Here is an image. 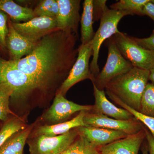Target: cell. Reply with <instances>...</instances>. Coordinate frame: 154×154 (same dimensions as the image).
I'll return each mask as SVG.
<instances>
[{"mask_svg": "<svg viewBox=\"0 0 154 154\" xmlns=\"http://www.w3.org/2000/svg\"><path fill=\"white\" fill-rule=\"evenodd\" d=\"M8 32L6 38V47L11 56L10 60H19L32 52L36 43H33L18 33L14 28L11 19L8 21Z\"/></svg>", "mask_w": 154, "mask_h": 154, "instance_id": "obj_14", "label": "cell"}, {"mask_svg": "<svg viewBox=\"0 0 154 154\" xmlns=\"http://www.w3.org/2000/svg\"><path fill=\"white\" fill-rule=\"evenodd\" d=\"M88 112L85 110L80 111L77 116L68 121L53 125L39 127L35 131V136H57L64 134L72 129L80 127L88 126L84 122V118Z\"/></svg>", "mask_w": 154, "mask_h": 154, "instance_id": "obj_17", "label": "cell"}, {"mask_svg": "<svg viewBox=\"0 0 154 154\" xmlns=\"http://www.w3.org/2000/svg\"><path fill=\"white\" fill-rule=\"evenodd\" d=\"M12 24L18 33L28 40L36 43L44 36L59 30L57 19L45 17H35L27 22Z\"/></svg>", "mask_w": 154, "mask_h": 154, "instance_id": "obj_9", "label": "cell"}, {"mask_svg": "<svg viewBox=\"0 0 154 154\" xmlns=\"http://www.w3.org/2000/svg\"><path fill=\"white\" fill-rule=\"evenodd\" d=\"M107 1L105 0H94V22L101 19L108 7L106 5Z\"/></svg>", "mask_w": 154, "mask_h": 154, "instance_id": "obj_29", "label": "cell"}, {"mask_svg": "<svg viewBox=\"0 0 154 154\" xmlns=\"http://www.w3.org/2000/svg\"><path fill=\"white\" fill-rule=\"evenodd\" d=\"M61 154H67L66 151L65 152H64L62 153Z\"/></svg>", "mask_w": 154, "mask_h": 154, "instance_id": "obj_35", "label": "cell"}, {"mask_svg": "<svg viewBox=\"0 0 154 154\" xmlns=\"http://www.w3.org/2000/svg\"><path fill=\"white\" fill-rule=\"evenodd\" d=\"M58 14L57 21L59 30L78 34L80 21V0H57Z\"/></svg>", "mask_w": 154, "mask_h": 154, "instance_id": "obj_12", "label": "cell"}, {"mask_svg": "<svg viewBox=\"0 0 154 154\" xmlns=\"http://www.w3.org/2000/svg\"><path fill=\"white\" fill-rule=\"evenodd\" d=\"M89 112L84 118L85 123L88 126L118 131L128 135L139 132L144 128L141 122L135 117L128 120H120Z\"/></svg>", "mask_w": 154, "mask_h": 154, "instance_id": "obj_10", "label": "cell"}, {"mask_svg": "<svg viewBox=\"0 0 154 154\" xmlns=\"http://www.w3.org/2000/svg\"><path fill=\"white\" fill-rule=\"evenodd\" d=\"M137 43L146 49L154 51V32L149 37L146 38H138L132 37Z\"/></svg>", "mask_w": 154, "mask_h": 154, "instance_id": "obj_30", "label": "cell"}, {"mask_svg": "<svg viewBox=\"0 0 154 154\" xmlns=\"http://www.w3.org/2000/svg\"><path fill=\"white\" fill-rule=\"evenodd\" d=\"M77 128L79 134L85 137L98 147L106 145L128 135L122 131L102 128L88 126L80 127Z\"/></svg>", "mask_w": 154, "mask_h": 154, "instance_id": "obj_16", "label": "cell"}, {"mask_svg": "<svg viewBox=\"0 0 154 154\" xmlns=\"http://www.w3.org/2000/svg\"><path fill=\"white\" fill-rule=\"evenodd\" d=\"M0 85L9 87L13 91L12 99H27L39 91L33 79L14 66L9 60L0 57Z\"/></svg>", "mask_w": 154, "mask_h": 154, "instance_id": "obj_3", "label": "cell"}, {"mask_svg": "<svg viewBox=\"0 0 154 154\" xmlns=\"http://www.w3.org/2000/svg\"><path fill=\"white\" fill-rule=\"evenodd\" d=\"M143 154H148V150L147 144L146 143L143 144L142 149Z\"/></svg>", "mask_w": 154, "mask_h": 154, "instance_id": "obj_34", "label": "cell"}, {"mask_svg": "<svg viewBox=\"0 0 154 154\" xmlns=\"http://www.w3.org/2000/svg\"><path fill=\"white\" fill-rule=\"evenodd\" d=\"M106 45L108 48V56L106 64L92 82L100 90H104L114 78L127 72L134 67L121 54L113 37L107 39Z\"/></svg>", "mask_w": 154, "mask_h": 154, "instance_id": "obj_5", "label": "cell"}, {"mask_svg": "<svg viewBox=\"0 0 154 154\" xmlns=\"http://www.w3.org/2000/svg\"><path fill=\"white\" fill-rule=\"evenodd\" d=\"M79 135L76 128L57 136H35L28 142L30 154H62L73 143Z\"/></svg>", "mask_w": 154, "mask_h": 154, "instance_id": "obj_7", "label": "cell"}, {"mask_svg": "<svg viewBox=\"0 0 154 154\" xmlns=\"http://www.w3.org/2000/svg\"><path fill=\"white\" fill-rule=\"evenodd\" d=\"M143 15H146L154 21V0H149L144 6Z\"/></svg>", "mask_w": 154, "mask_h": 154, "instance_id": "obj_31", "label": "cell"}, {"mask_svg": "<svg viewBox=\"0 0 154 154\" xmlns=\"http://www.w3.org/2000/svg\"><path fill=\"white\" fill-rule=\"evenodd\" d=\"M146 139L149 154H154V139L150 132L146 129Z\"/></svg>", "mask_w": 154, "mask_h": 154, "instance_id": "obj_32", "label": "cell"}, {"mask_svg": "<svg viewBox=\"0 0 154 154\" xmlns=\"http://www.w3.org/2000/svg\"><path fill=\"white\" fill-rule=\"evenodd\" d=\"M32 128L30 126L9 138L0 147V154H23L24 146Z\"/></svg>", "mask_w": 154, "mask_h": 154, "instance_id": "obj_20", "label": "cell"}, {"mask_svg": "<svg viewBox=\"0 0 154 154\" xmlns=\"http://www.w3.org/2000/svg\"><path fill=\"white\" fill-rule=\"evenodd\" d=\"M149 76V80L152 81V83L154 85V65L152 66L151 68L150 69Z\"/></svg>", "mask_w": 154, "mask_h": 154, "instance_id": "obj_33", "label": "cell"}, {"mask_svg": "<svg viewBox=\"0 0 154 154\" xmlns=\"http://www.w3.org/2000/svg\"><path fill=\"white\" fill-rule=\"evenodd\" d=\"M80 45L78 48V56L66 80L58 89L56 94L65 96L67 91L77 83L86 79H94L90 69L89 61L93 55L92 42Z\"/></svg>", "mask_w": 154, "mask_h": 154, "instance_id": "obj_8", "label": "cell"}, {"mask_svg": "<svg viewBox=\"0 0 154 154\" xmlns=\"http://www.w3.org/2000/svg\"><path fill=\"white\" fill-rule=\"evenodd\" d=\"M99 147L79 134L73 143L66 150L67 154H101Z\"/></svg>", "mask_w": 154, "mask_h": 154, "instance_id": "obj_21", "label": "cell"}, {"mask_svg": "<svg viewBox=\"0 0 154 154\" xmlns=\"http://www.w3.org/2000/svg\"><path fill=\"white\" fill-rule=\"evenodd\" d=\"M93 108V105H79L67 100L61 94H56L52 105L45 114L44 119L55 124L77 112L91 111Z\"/></svg>", "mask_w": 154, "mask_h": 154, "instance_id": "obj_11", "label": "cell"}, {"mask_svg": "<svg viewBox=\"0 0 154 154\" xmlns=\"http://www.w3.org/2000/svg\"><path fill=\"white\" fill-rule=\"evenodd\" d=\"M149 0H120L110 6V9L128 12L131 15H142L144 6Z\"/></svg>", "mask_w": 154, "mask_h": 154, "instance_id": "obj_23", "label": "cell"}, {"mask_svg": "<svg viewBox=\"0 0 154 154\" xmlns=\"http://www.w3.org/2000/svg\"><path fill=\"white\" fill-rule=\"evenodd\" d=\"M8 19L7 14L0 11V46L4 48L6 47V38L8 32Z\"/></svg>", "mask_w": 154, "mask_h": 154, "instance_id": "obj_28", "label": "cell"}, {"mask_svg": "<svg viewBox=\"0 0 154 154\" xmlns=\"http://www.w3.org/2000/svg\"><path fill=\"white\" fill-rule=\"evenodd\" d=\"M78 34L58 30L43 37L30 54L19 60H9L46 91L61 78L66 79L78 56Z\"/></svg>", "mask_w": 154, "mask_h": 154, "instance_id": "obj_1", "label": "cell"}, {"mask_svg": "<svg viewBox=\"0 0 154 154\" xmlns=\"http://www.w3.org/2000/svg\"><path fill=\"white\" fill-rule=\"evenodd\" d=\"M149 71L134 67L116 77L105 87L107 96L116 97L125 105L140 111L142 96L148 84Z\"/></svg>", "mask_w": 154, "mask_h": 154, "instance_id": "obj_2", "label": "cell"}, {"mask_svg": "<svg viewBox=\"0 0 154 154\" xmlns=\"http://www.w3.org/2000/svg\"><path fill=\"white\" fill-rule=\"evenodd\" d=\"M130 15H131L127 11H116L108 8L102 15L99 29L91 41L93 59L90 64V69L94 80L100 72L98 60L101 45L105 40L120 32L118 30L119 23L123 17Z\"/></svg>", "mask_w": 154, "mask_h": 154, "instance_id": "obj_4", "label": "cell"}, {"mask_svg": "<svg viewBox=\"0 0 154 154\" xmlns=\"http://www.w3.org/2000/svg\"><path fill=\"white\" fill-rule=\"evenodd\" d=\"M0 11L14 22H26L34 18L33 9L20 5L12 0H0Z\"/></svg>", "mask_w": 154, "mask_h": 154, "instance_id": "obj_19", "label": "cell"}, {"mask_svg": "<svg viewBox=\"0 0 154 154\" xmlns=\"http://www.w3.org/2000/svg\"><path fill=\"white\" fill-rule=\"evenodd\" d=\"M93 85L95 102L92 112L120 120H128L134 118L128 111L116 107L110 102L106 97L104 90H99L94 84Z\"/></svg>", "mask_w": 154, "mask_h": 154, "instance_id": "obj_15", "label": "cell"}, {"mask_svg": "<svg viewBox=\"0 0 154 154\" xmlns=\"http://www.w3.org/2000/svg\"><path fill=\"white\" fill-rule=\"evenodd\" d=\"M146 138L145 128L139 132L128 135L99 148L101 154H138L142 144Z\"/></svg>", "mask_w": 154, "mask_h": 154, "instance_id": "obj_13", "label": "cell"}, {"mask_svg": "<svg viewBox=\"0 0 154 154\" xmlns=\"http://www.w3.org/2000/svg\"><path fill=\"white\" fill-rule=\"evenodd\" d=\"M58 11L57 0H43L33 10V17H45L57 19Z\"/></svg>", "mask_w": 154, "mask_h": 154, "instance_id": "obj_22", "label": "cell"}, {"mask_svg": "<svg viewBox=\"0 0 154 154\" xmlns=\"http://www.w3.org/2000/svg\"><path fill=\"white\" fill-rule=\"evenodd\" d=\"M140 112L154 117V85L148 83L142 96Z\"/></svg>", "mask_w": 154, "mask_h": 154, "instance_id": "obj_24", "label": "cell"}, {"mask_svg": "<svg viewBox=\"0 0 154 154\" xmlns=\"http://www.w3.org/2000/svg\"><path fill=\"white\" fill-rule=\"evenodd\" d=\"M0 47H1V46H0Z\"/></svg>", "mask_w": 154, "mask_h": 154, "instance_id": "obj_36", "label": "cell"}, {"mask_svg": "<svg viewBox=\"0 0 154 154\" xmlns=\"http://www.w3.org/2000/svg\"><path fill=\"white\" fill-rule=\"evenodd\" d=\"M81 25V42L85 45L92 41L95 33L94 24V0H85L83 11L80 19Z\"/></svg>", "mask_w": 154, "mask_h": 154, "instance_id": "obj_18", "label": "cell"}, {"mask_svg": "<svg viewBox=\"0 0 154 154\" xmlns=\"http://www.w3.org/2000/svg\"><path fill=\"white\" fill-rule=\"evenodd\" d=\"M108 96L109 98L114 103L121 106L123 109L128 111L129 113H131L134 116L135 118H136L140 122L145 125L149 130L151 134L154 139V117L144 115V114L141 113L139 111L134 110L131 107L125 105L120 100L114 96H110V95H108Z\"/></svg>", "mask_w": 154, "mask_h": 154, "instance_id": "obj_25", "label": "cell"}, {"mask_svg": "<svg viewBox=\"0 0 154 154\" xmlns=\"http://www.w3.org/2000/svg\"><path fill=\"white\" fill-rule=\"evenodd\" d=\"M112 37L121 54L133 66L149 71L154 65V51L144 48L132 36L120 32Z\"/></svg>", "mask_w": 154, "mask_h": 154, "instance_id": "obj_6", "label": "cell"}, {"mask_svg": "<svg viewBox=\"0 0 154 154\" xmlns=\"http://www.w3.org/2000/svg\"><path fill=\"white\" fill-rule=\"evenodd\" d=\"M25 128L24 123L20 119H11L7 122L0 131V147L13 135Z\"/></svg>", "mask_w": 154, "mask_h": 154, "instance_id": "obj_26", "label": "cell"}, {"mask_svg": "<svg viewBox=\"0 0 154 154\" xmlns=\"http://www.w3.org/2000/svg\"><path fill=\"white\" fill-rule=\"evenodd\" d=\"M13 91L9 87L0 85V120L5 121L10 114H13L9 107V101Z\"/></svg>", "mask_w": 154, "mask_h": 154, "instance_id": "obj_27", "label": "cell"}]
</instances>
